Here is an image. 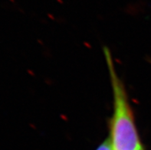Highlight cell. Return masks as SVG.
Here are the masks:
<instances>
[{"mask_svg": "<svg viewBox=\"0 0 151 150\" xmlns=\"http://www.w3.org/2000/svg\"><path fill=\"white\" fill-rule=\"evenodd\" d=\"M104 51L113 90L114 112L109 137L112 149L113 150L140 149L143 146L124 86L117 75L109 49L105 48Z\"/></svg>", "mask_w": 151, "mask_h": 150, "instance_id": "1", "label": "cell"}, {"mask_svg": "<svg viewBox=\"0 0 151 150\" xmlns=\"http://www.w3.org/2000/svg\"><path fill=\"white\" fill-rule=\"evenodd\" d=\"M96 150H113L112 146H111V140H110L109 138L106 139L105 141H104L103 143L100 145Z\"/></svg>", "mask_w": 151, "mask_h": 150, "instance_id": "2", "label": "cell"}, {"mask_svg": "<svg viewBox=\"0 0 151 150\" xmlns=\"http://www.w3.org/2000/svg\"><path fill=\"white\" fill-rule=\"evenodd\" d=\"M138 150H144V148H141V149H138Z\"/></svg>", "mask_w": 151, "mask_h": 150, "instance_id": "3", "label": "cell"}]
</instances>
